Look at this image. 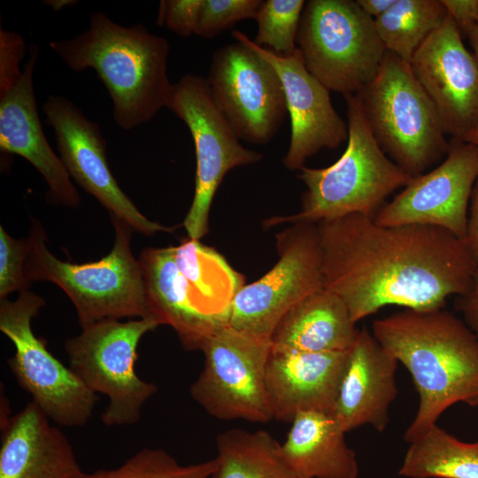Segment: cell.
Instances as JSON below:
<instances>
[{"instance_id":"1","label":"cell","mask_w":478,"mask_h":478,"mask_svg":"<svg viewBox=\"0 0 478 478\" xmlns=\"http://www.w3.org/2000/svg\"><path fill=\"white\" fill-rule=\"evenodd\" d=\"M324 288L358 320L386 305L444 307L471 288L477 263L465 242L429 225L384 227L350 214L317 223Z\"/></svg>"},{"instance_id":"2","label":"cell","mask_w":478,"mask_h":478,"mask_svg":"<svg viewBox=\"0 0 478 478\" xmlns=\"http://www.w3.org/2000/svg\"><path fill=\"white\" fill-rule=\"evenodd\" d=\"M372 334L409 371L420 403L404 439L410 443L457 403L478 405V337L463 320L436 309L374 320Z\"/></svg>"},{"instance_id":"3","label":"cell","mask_w":478,"mask_h":478,"mask_svg":"<svg viewBox=\"0 0 478 478\" xmlns=\"http://www.w3.org/2000/svg\"><path fill=\"white\" fill-rule=\"evenodd\" d=\"M50 47L72 70L96 71L121 128L146 123L166 107L173 87L167 73L169 43L142 24L124 27L96 12L86 31L52 41Z\"/></svg>"},{"instance_id":"4","label":"cell","mask_w":478,"mask_h":478,"mask_svg":"<svg viewBox=\"0 0 478 478\" xmlns=\"http://www.w3.org/2000/svg\"><path fill=\"white\" fill-rule=\"evenodd\" d=\"M343 96L349 130L345 150L329 166L302 167L298 178L306 190L300 212L271 218L266 221V227L284 222L318 223L350 214L374 218L386 198L412 179L375 140L358 95Z\"/></svg>"},{"instance_id":"5","label":"cell","mask_w":478,"mask_h":478,"mask_svg":"<svg viewBox=\"0 0 478 478\" xmlns=\"http://www.w3.org/2000/svg\"><path fill=\"white\" fill-rule=\"evenodd\" d=\"M115 229L112 251L98 261L73 264L57 258L46 246V233L32 219L27 240L26 277L60 287L73 304L81 327L124 317H152L140 263L131 250L132 227L110 215Z\"/></svg>"},{"instance_id":"6","label":"cell","mask_w":478,"mask_h":478,"mask_svg":"<svg viewBox=\"0 0 478 478\" xmlns=\"http://www.w3.org/2000/svg\"><path fill=\"white\" fill-rule=\"evenodd\" d=\"M358 95L375 140L411 177L448 154L439 114L408 62L386 51L376 76Z\"/></svg>"},{"instance_id":"7","label":"cell","mask_w":478,"mask_h":478,"mask_svg":"<svg viewBox=\"0 0 478 478\" xmlns=\"http://www.w3.org/2000/svg\"><path fill=\"white\" fill-rule=\"evenodd\" d=\"M297 48L306 69L329 91L361 92L376 76L386 53L368 16L353 0H309Z\"/></svg>"},{"instance_id":"8","label":"cell","mask_w":478,"mask_h":478,"mask_svg":"<svg viewBox=\"0 0 478 478\" xmlns=\"http://www.w3.org/2000/svg\"><path fill=\"white\" fill-rule=\"evenodd\" d=\"M159 325L152 317L126 322L105 319L81 327L66 342L69 366L88 389L108 398L101 415L105 426L137 423L142 407L157 391L154 383L137 375L135 364L142 337Z\"/></svg>"},{"instance_id":"9","label":"cell","mask_w":478,"mask_h":478,"mask_svg":"<svg viewBox=\"0 0 478 478\" xmlns=\"http://www.w3.org/2000/svg\"><path fill=\"white\" fill-rule=\"evenodd\" d=\"M44 305L43 298L29 290L13 301L1 299L0 330L15 347L7 362L18 384L50 420L64 427H81L91 418L98 397L35 335L32 320Z\"/></svg>"},{"instance_id":"10","label":"cell","mask_w":478,"mask_h":478,"mask_svg":"<svg viewBox=\"0 0 478 478\" xmlns=\"http://www.w3.org/2000/svg\"><path fill=\"white\" fill-rule=\"evenodd\" d=\"M279 259L258 281L236 294L228 325L271 342L284 315L298 302L324 288L317 223L296 222L276 235Z\"/></svg>"},{"instance_id":"11","label":"cell","mask_w":478,"mask_h":478,"mask_svg":"<svg viewBox=\"0 0 478 478\" xmlns=\"http://www.w3.org/2000/svg\"><path fill=\"white\" fill-rule=\"evenodd\" d=\"M271 342L228 324L204 344L203 369L190 387L193 399L212 417L266 423L273 420L266 369Z\"/></svg>"},{"instance_id":"12","label":"cell","mask_w":478,"mask_h":478,"mask_svg":"<svg viewBox=\"0 0 478 478\" xmlns=\"http://www.w3.org/2000/svg\"><path fill=\"white\" fill-rule=\"evenodd\" d=\"M166 107L188 127L195 145V193L183 221L188 236L200 240L208 233L214 195L227 173L257 163L262 154L242 145L216 108L206 79L186 74L173 84Z\"/></svg>"},{"instance_id":"13","label":"cell","mask_w":478,"mask_h":478,"mask_svg":"<svg viewBox=\"0 0 478 478\" xmlns=\"http://www.w3.org/2000/svg\"><path fill=\"white\" fill-rule=\"evenodd\" d=\"M212 101L239 140L266 144L288 114L281 79L273 66L236 42L212 55L205 78Z\"/></svg>"},{"instance_id":"14","label":"cell","mask_w":478,"mask_h":478,"mask_svg":"<svg viewBox=\"0 0 478 478\" xmlns=\"http://www.w3.org/2000/svg\"><path fill=\"white\" fill-rule=\"evenodd\" d=\"M42 110L47 123L54 129L59 157L69 175L110 215L147 235L175 229L147 219L121 190L110 170L106 142L98 125L74 103L63 96L51 95Z\"/></svg>"},{"instance_id":"15","label":"cell","mask_w":478,"mask_h":478,"mask_svg":"<svg viewBox=\"0 0 478 478\" xmlns=\"http://www.w3.org/2000/svg\"><path fill=\"white\" fill-rule=\"evenodd\" d=\"M477 176L478 146L451 140L444 160L432 171L412 177L374 220L384 227L436 226L464 241L467 206Z\"/></svg>"},{"instance_id":"16","label":"cell","mask_w":478,"mask_h":478,"mask_svg":"<svg viewBox=\"0 0 478 478\" xmlns=\"http://www.w3.org/2000/svg\"><path fill=\"white\" fill-rule=\"evenodd\" d=\"M409 64L435 105L445 134L462 141L478 126V66L450 14Z\"/></svg>"},{"instance_id":"17","label":"cell","mask_w":478,"mask_h":478,"mask_svg":"<svg viewBox=\"0 0 478 478\" xmlns=\"http://www.w3.org/2000/svg\"><path fill=\"white\" fill-rule=\"evenodd\" d=\"M231 35L268 61L281 79L291 123L283 158L288 169L300 170L320 150L335 149L348 140V124L334 108L329 90L306 69L297 48L291 55L280 56L255 44L240 30Z\"/></svg>"},{"instance_id":"18","label":"cell","mask_w":478,"mask_h":478,"mask_svg":"<svg viewBox=\"0 0 478 478\" xmlns=\"http://www.w3.org/2000/svg\"><path fill=\"white\" fill-rule=\"evenodd\" d=\"M38 55L37 45L31 43L22 74L0 94V149L32 164L48 184L47 197L51 202L74 207L81 201L79 192L48 143L37 111L33 74Z\"/></svg>"},{"instance_id":"19","label":"cell","mask_w":478,"mask_h":478,"mask_svg":"<svg viewBox=\"0 0 478 478\" xmlns=\"http://www.w3.org/2000/svg\"><path fill=\"white\" fill-rule=\"evenodd\" d=\"M348 351L306 352L272 348L266 384L273 419L291 422L300 412L332 413Z\"/></svg>"},{"instance_id":"20","label":"cell","mask_w":478,"mask_h":478,"mask_svg":"<svg viewBox=\"0 0 478 478\" xmlns=\"http://www.w3.org/2000/svg\"><path fill=\"white\" fill-rule=\"evenodd\" d=\"M398 361L366 328L348 351L332 414L347 433L363 425L383 432L397 396Z\"/></svg>"},{"instance_id":"21","label":"cell","mask_w":478,"mask_h":478,"mask_svg":"<svg viewBox=\"0 0 478 478\" xmlns=\"http://www.w3.org/2000/svg\"><path fill=\"white\" fill-rule=\"evenodd\" d=\"M0 478H81L67 437L33 401L1 423Z\"/></svg>"},{"instance_id":"22","label":"cell","mask_w":478,"mask_h":478,"mask_svg":"<svg viewBox=\"0 0 478 478\" xmlns=\"http://www.w3.org/2000/svg\"><path fill=\"white\" fill-rule=\"evenodd\" d=\"M356 323L344 301L322 288L284 315L272 335V348L306 352L348 351L359 333Z\"/></svg>"},{"instance_id":"23","label":"cell","mask_w":478,"mask_h":478,"mask_svg":"<svg viewBox=\"0 0 478 478\" xmlns=\"http://www.w3.org/2000/svg\"><path fill=\"white\" fill-rule=\"evenodd\" d=\"M152 316L171 326L186 350H201L220 326L191 306L174 260V246L147 248L138 259ZM226 326V325H225Z\"/></svg>"},{"instance_id":"24","label":"cell","mask_w":478,"mask_h":478,"mask_svg":"<svg viewBox=\"0 0 478 478\" xmlns=\"http://www.w3.org/2000/svg\"><path fill=\"white\" fill-rule=\"evenodd\" d=\"M291 423L281 445L293 468L308 478H358L355 451L332 413L300 412Z\"/></svg>"},{"instance_id":"25","label":"cell","mask_w":478,"mask_h":478,"mask_svg":"<svg viewBox=\"0 0 478 478\" xmlns=\"http://www.w3.org/2000/svg\"><path fill=\"white\" fill-rule=\"evenodd\" d=\"M174 260L192 308L220 326L227 325L244 276L214 249L189 237L174 246Z\"/></svg>"},{"instance_id":"26","label":"cell","mask_w":478,"mask_h":478,"mask_svg":"<svg viewBox=\"0 0 478 478\" xmlns=\"http://www.w3.org/2000/svg\"><path fill=\"white\" fill-rule=\"evenodd\" d=\"M217 468L212 478H308L286 459L266 431L231 428L216 439Z\"/></svg>"},{"instance_id":"27","label":"cell","mask_w":478,"mask_h":478,"mask_svg":"<svg viewBox=\"0 0 478 478\" xmlns=\"http://www.w3.org/2000/svg\"><path fill=\"white\" fill-rule=\"evenodd\" d=\"M408 444L402 477L478 478V442H463L436 424Z\"/></svg>"},{"instance_id":"28","label":"cell","mask_w":478,"mask_h":478,"mask_svg":"<svg viewBox=\"0 0 478 478\" xmlns=\"http://www.w3.org/2000/svg\"><path fill=\"white\" fill-rule=\"evenodd\" d=\"M448 15L443 0H397L374 21L386 50L410 63Z\"/></svg>"},{"instance_id":"29","label":"cell","mask_w":478,"mask_h":478,"mask_svg":"<svg viewBox=\"0 0 478 478\" xmlns=\"http://www.w3.org/2000/svg\"><path fill=\"white\" fill-rule=\"evenodd\" d=\"M217 459L181 465L162 449H143L113 469L85 473L81 478H212Z\"/></svg>"},{"instance_id":"30","label":"cell","mask_w":478,"mask_h":478,"mask_svg":"<svg viewBox=\"0 0 478 478\" xmlns=\"http://www.w3.org/2000/svg\"><path fill=\"white\" fill-rule=\"evenodd\" d=\"M304 0L262 1L255 17L258 30L254 43L280 56L297 50V36L304 11Z\"/></svg>"},{"instance_id":"31","label":"cell","mask_w":478,"mask_h":478,"mask_svg":"<svg viewBox=\"0 0 478 478\" xmlns=\"http://www.w3.org/2000/svg\"><path fill=\"white\" fill-rule=\"evenodd\" d=\"M261 0H204L195 35L212 38L241 20L255 19Z\"/></svg>"},{"instance_id":"32","label":"cell","mask_w":478,"mask_h":478,"mask_svg":"<svg viewBox=\"0 0 478 478\" xmlns=\"http://www.w3.org/2000/svg\"><path fill=\"white\" fill-rule=\"evenodd\" d=\"M27 240L15 239L0 226V298L28 290L25 274Z\"/></svg>"},{"instance_id":"33","label":"cell","mask_w":478,"mask_h":478,"mask_svg":"<svg viewBox=\"0 0 478 478\" xmlns=\"http://www.w3.org/2000/svg\"><path fill=\"white\" fill-rule=\"evenodd\" d=\"M204 0H162L158 26H166L180 36L195 35Z\"/></svg>"},{"instance_id":"34","label":"cell","mask_w":478,"mask_h":478,"mask_svg":"<svg viewBox=\"0 0 478 478\" xmlns=\"http://www.w3.org/2000/svg\"><path fill=\"white\" fill-rule=\"evenodd\" d=\"M26 48L20 35L0 29V94L7 91L22 74L20 63Z\"/></svg>"},{"instance_id":"35","label":"cell","mask_w":478,"mask_h":478,"mask_svg":"<svg viewBox=\"0 0 478 478\" xmlns=\"http://www.w3.org/2000/svg\"><path fill=\"white\" fill-rule=\"evenodd\" d=\"M456 308L462 313L465 323L478 337V267L469 290L457 297Z\"/></svg>"},{"instance_id":"36","label":"cell","mask_w":478,"mask_h":478,"mask_svg":"<svg viewBox=\"0 0 478 478\" xmlns=\"http://www.w3.org/2000/svg\"><path fill=\"white\" fill-rule=\"evenodd\" d=\"M464 242L478 265V176L470 197V214L467 217Z\"/></svg>"},{"instance_id":"37","label":"cell","mask_w":478,"mask_h":478,"mask_svg":"<svg viewBox=\"0 0 478 478\" xmlns=\"http://www.w3.org/2000/svg\"><path fill=\"white\" fill-rule=\"evenodd\" d=\"M443 3L459 27L469 22L478 24V0H443Z\"/></svg>"},{"instance_id":"38","label":"cell","mask_w":478,"mask_h":478,"mask_svg":"<svg viewBox=\"0 0 478 478\" xmlns=\"http://www.w3.org/2000/svg\"><path fill=\"white\" fill-rule=\"evenodd\" d=\"M360 8L372 19L383 15L397 0H356Z\"/></svg>"},{"instance_id":"39","label":"cell","mask_w":478,"mask_h":478,"mask_svg":"<svg viewBox=\"0 0 478 478\" xmlns=\"http://www.w3.org/2000/svg\"><path fill=\"white\" fill-rule=\"evenodd\" d=\"M459 28L467 37L473 50L472 54L478 66V24L469 22Z\"/></svg>"},{"instance_id":"40","label":"cell","mask_w":478,"mask_h":478,"mask_svg":"<svg viewBox=\"0 0 478 478\" xmlns=\"http://www.w3.org/2000/svg\"><path fill=\"white\" fill-rule=\"evenodd\" d=\"M76 3V1L73 0H51V1H46L45 4L50 6L54 11L58 12L61 9L73 5Z\"/></svg>"},{"instance_id":"41","label":"cell","mask_w":478,"mask_h":478,"mask_svg":"<svg viewBox=\"0 0 478 478\" xmlns=\"http://www.w3.org/2000/svg\"><path fill=\"white\" fill-rule=\"evenodd\" d=\"M478 146V126L470 131L462 140Z\"/></svg>"}]
</instances>
